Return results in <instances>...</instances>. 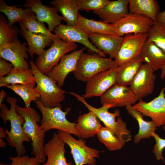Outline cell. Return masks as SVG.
I'll return each instance as SVG.
<instances>
[{
  "label": "cell",
  "instance_id": "obj_42",
  "mask_svg": "<svg viewBox=\"0 0 165 165\" xmlns=\"http://www.w3.org/2000/svg\"><path fill=\"white\" fill-rule=\"evenodd\" d=\"M6 92L5 91L3 90H1L0 92V105L2 104L4 99L6 97Z\"/></svg>",
  "mask_w": 165,
  "mask_h": 165
},
{
  "label": "cell",
  "instance_id": "obj_5",
  "mask_svg": "<svg viewBox=\"0 0 165 165\" xmlns=\"http://www.w3.org/2000/svg\"><path fill=\"white\" fill-rule=\"evenodd\" d=\"M35 102L42 115L40 126L42 129L45 132L52 129H57L81 137L76 129V123L71 122L66 119L70 108L63 111L61 106L54 108L46 107L42 105L39 98Z\"/></svg>",
  "mask_w": 165,
  "mask_h": 165
},
{
  "label": "cell",
  "instance_id": "obj_38",
  "mask_svg": "<svg viewBox=\"0 0 165 165\" xmlns=\"http://www.w3.org/2000/svg\"><path fill=\"white\" fill-rule=\"evenodd\" d=\"M9 159L11 160L9 165H41V163L35 157H29L26 156H17L16 157H10ZM0 163V165H8Z\"/></svg>",
  "mask_w": 165,
  "mask_h": 165
},
{
  "label": "cell",
  "instance_id": "obj_4",
  "mask_svg": "<svg viewBox=\"0 0 165 165\" xmlns=\"http://www.w3.org/2000/svg\"><path fill=\"white\" fill-rule=\"evenodd\" d=\"M29 63L35 79L36 86L35 89L40 94L39 99L42 103L44 106L50 108L61 106V103L65 98L66 92L48 75L41 72L33 61L30 60Z\"/></svg>",
  "mask_w": 165,
  "mask_h": 165
},
{
  "label": "cell",
  "instance_id": "obj_25",
  "mask_svg": "<svg viewBox=\"0 0 165 165\" xmlns=\"http://www.w3.org/2000/svg\"><path fill=\"white\" fill-rule=\"evenodd\" d=\"M50 4L61 13L67 25H77L79 13L76 0H54Z\"/></svg>",
  "mask_w": 165,
  "mask_h": 165
},
{
  "label": "cell",
  "instance_id": "obj_28",
  "mask_svg": "<svg viewBox=\"0 0 165 165\" xmlns=\"http://www.w3.org/2000/svg\"><path fill=\"white\" fill-rule=\"evenodd\" d=\"M129 13L143 15L154 21L160 12V7L155 0H129Z\"/></svg>",
  "mask_w": 165,
  "mask_h": 165
},
{
  "label": "cell",
  "instance_id": "obj_23",
  "mask_svg": "<svg viewBox=\"0 0 165 165\" xmlns=\"http://www.w3.org/2000/svg\"><path fill=\"white\" fill-rule=\"evenodd\" d=\"M140 56L145 64L154 71L161 69L165 64V53L153 42L147 40L144 43Z\"/></svg>",
  "mask_w": 165,
  "mask_h": 165
},
{
  "label": "cell",
  "instance_id": "obj_29",
  "mask_svg": "<svg viewBox=\"0 0 165 165\" xmlns=\"http://www.w3.org/2000/svg\"><path fill=\"white\" fill-rule=\"evenodd\" d=\"M36 84L32 68L20 69L13 68L11 72L5 77H0V87L11 84L26 85Z\"/></svg>",
  "mask_w": 165,
  "mask_h": 165
},
{
  "label": "cell",
  "instance_id": "obj_16",
  "mask_svg": "<svg viewBox=\"0 0 165 165\" xmlns=\"http://www.w3.org/2000/svg\"><path fill=\"white\" fill-rule=\"evenodd\" d=\"M23 6L24 8L31 9L36 14L38 21L46 23L50 32L53 31L63 20V17L58 14L55 7L43 5L41 0H26Z\"/></svg>",
  "mask_w": 165,
  "mask_h": 165
},
{
  "label": "cell",
  "instance_id": "obj_24",
  "mask_svg": "<svg viewBox=\"0 0 165 165\" xmlns=\"http://www.w3.org/2000/svg\"><path fill=\"white\" fill-rule=\"evenodd\" d=\"M102 127L96 115L89 110L79 117L75 126L81 137L84 139L93 137Z\"/></svg>",
  "mask_w": 165,
  "mask_h": 165
},
{
  "label": "cell",
  "instance_id": "obj_31",
  "mask_svg": "<svg viewBox=\"0 0 165 165\" xmlns=\"http://www.w3.org/2000/svg\"><path fill=\"white\" fill-rule=\"evenodd\" d=\"M0 12L6 16L8 24L10 26H13L15 23L19 22L27 16L34 13L30 9H23L18 6H8L4 0L0 1Z\"/></svg>",
  "mask_w": 165,
  "mask_h": 165
},
{
  "label": "cell",
  "instance_id": "obj_13",
  "mask_svg": "<svg viewBox=\"0 0 165 165\" xmlns=\"http://www.w3.org/2000/svg\"><path fill=\"white\" fill-rule=\"evenodd\" d=\"M148 37V33L129 34L124 36L121 47L114 59L116 65L119 66L139 56Z\"/></svg>",
  "mask_w": 165,
  "mask_h": 165
},
{
  "label": "cell",
  "instance_id": "obj_41",
  "mask_svg": "<svg viewBox=\"0 0 165 165\" xmlns=\"http://www.w3.org/2000/svg\"><path fill=\"white\" fill-rule=\"evenodd\" d=\"M156 21L165 26V10L157 13Z\"/></svg>",
  "mask_w": 165,
  "mask_h": 165
},
{
  "label": "cell",
  "instance_id": "obj_40",
  "mask_svg": "<svg viewBox=\"0 0 165 165\" xmlns=\"http://www.w3.org/2000/svg\"><path fill=\"white\" fill-rule=\"evenodd\" d=\"M14 68L13 64L8 62L6 60L0 57V76L4 77L7 75Z\"/></svg>",
  "mask_w": 165,
  "mask_h": 165
},
{
  "label": "cell",
  "instance_id": "obj_21",
  "mask_svg": "<svg viewBox=\"0 0 165 165\" xmlns=\"http://www.w3.org/2000/svg\"><path fill=\"white\" fill-rule=\"evenodd\" d=\"M129 4V0L110 1L104 7L93 13L104 22L113 24L128 14Z\"/></svg>",
  "mask_w": 165,
  "mask_h": 165
},
{
  "label": "cell",
  "instance_id": "obj_30",
  "mask_svg": "<svg viewBox=\"0 0 165 165\" xmlns=\"http://www.w3.org/2000/svg\"><path fill=\"white\" fill-rule=\"evenodd\" d=\"M143 62L139 55L119 66L117 83L130 85Z\"/></svg>",
  "mask_w": 165,
  "mask_h": 165
},
{
  "label": "cell",
  "instance_id": "obj_6",
  "mask_svg": "<svg viewBox=\"0 0 165 165\" xmlns=\"http://www.w3.org/2000/svg\"><path fill=\"white\" fill-rule=\"evenodd\" d=\"M116 65L115 60L110 58L103 57L97 53L89 54L83 52L80 55L73 72L77 80L87 82L96 74Z\"/></svg>",
  "mask_w": 165,
  "mask_h": 165
},
{
  "label": "cell",
  "instance_id": "obj_33",
  "mask_svg": "<svg viewBox=\"0 0 165 165\" xmlns=\"http://www.w3.org/2000/svg\"><path fill=\"white\" fill-rule=\"evenodd\" d=\"M7 19L2 15H0V49L5 46L18 39L20 33L15 25L10 26Z\"/></svg>",
  "mask_w": 165,
  "mask_h": 165
},
{
  "label": "cell",
  "instance_id": "obj_17",
  "mask_svg": "<svg viewBox=\"0 0 165 165\" xmlns=\"http://www.w3.org/2000/svg\"><path fill=\"white\" fill-rule=\"evenodd\" d=\"M27 45L17 40L0 49V57L9 61L15 68L28 69L29 65L26 60L28 59Z\"/></svg>",
  "mask_w": 165,
  "mask_h": 165
},
{
  "label": "cell",
  "instance_id": "obj_43",
  "mask_svg": "<svg viewBox=\"0 0 165 165\" xmlns=\"http://www.w3.org/2000/svg\"><path fill=\"white\" fill-rule=\"evenodd\" d=\"M160 78L162 79L165 78V64L161 68Z\"/></svg>",
  "mask_w": 165,
  "mask_h": 165
},
{
  "label": "cell",
  "instance_id": "obj_11",
  "mask_svg": "<svg viewBox=\"0 0 165 165\" xmlns=\"http://www.w3.org/2000/svg\"><path fill=\"white\" fill-rule=\"evenodd\" d=\"M165 87L162 88L159 95L148 102L141 99L132 106L143 115L151 118L157 127L163 126L165 124Z\"/></svg>",
  "mask_w": 165,
  "mask_h": 165
},
{
  "label": "cell",
  "instance_id": "obj_36",
  "mask_svg": "<svg viewBox=\"0 0 165 165\" xmlns=\"http://www.w3.org/2000/svg\"><path fill=\"white\" fill-rule=\"evenodd\" d=\"M148 34L147 41L153 43L165 53V26L154 21Z\"/></svg>",
  "mask_w": 165,
  "mask_h": 165
},
{
  "label": "cell",
  "instance_id": "obj_20",
  "mask_svg": "<svg viewBox=\"0 0 165 165\" xmlns=\"http://www.w3.org/2000/svg\"><path fill=\"white\" fill-rule=\"evenodd\" d=\"M92 44L109 58L115 59L122 45L123 37L117 35L91 34L88 35Z\"/></svg>",
  "mask_w": 165,
  "mask_h": 165
},
{
  "label": "cell",
  "instance_id": "obj_35",
  "mask_svg": "<svg viewBox=\"0 0 165 165\" xmlns=\"http://www.w3.org/2000/svg\"><path fill=\"white\" fill-rule=\"evenodd\" d=\"M21 21L26 29L30 32L46 35L53 42L57 38L46 27L43 23L38 21L34 13L27 16Z\"/></svg>",
  "mask_w": 165,
  "mask_h": 165
},
{
  "label": "cell",
  "instance_id": "obj_8",
  "mask_svg": "<svg viewBox=\"0 0 165 165\" xmlns=\"http://www.w3.org/2000/svg\"><path fill=\"white\" fill-rule=\"evenodd\" d=\"M57 133L70 147L75 165H95L99 150L88 147L82 139L77 140L70 134L59 130Z\"/></svg>",
  "mask_w": 165,
  "mask_h": 165
},
{
  "label": "cell",
  "instance_id": "obj_18",
  "mask_svg": "<svg viewBox=\"0 0 165 165\" xmlns=\"http://www.w3.org/2000/svg\"><path fill=\"white\" fill-rule=\"evenodd\" d=\"M86 48L85 47L65 55L58 64L54 67L49 73L48 76L54 80L60 88L64 86L68 75L74 71L80 55Z\"/></svg>",
  "mask_w": 165,
  "mask_h": 165
},
{
  "label": "cell",
  "instance_id": "obj_27",
  "mask_svg": "<svg viewBox=\"0 0 165 165\" xmlns=\"http://www.w3.org/2000/svg\"><path fill=\"white\" fill-rule=\"evenodd\" d=\"M127 112L138 122L139 125V131L134 138V142L138 143L141 139L149 138L152 137V134L157 128L155 123L152 120L146 121L143 118V115L133 108L131 105L126 106Z\"/></svg>",
  "mask_w": 165,
  "mask_h": 165
},
{
  "label": "cell",
  "instance_id": "obj_39",
  "mask_svg": "<svg viewBox=\"0 0 165 165\" xmlns=\"http://www.w3.org/2000/svg\"><path fill=\"white\" fill-rule=\"evenodd\" d=\"M152 137L154 138L156 143L153 150L156 159L157 160H161L165 163L162 155L163 151L165 148V139L161 138L155 132L152 133Z\"/></svg>",
  "mask_w": 165,
  "mask_h": 165
},
{
  "label": "cell",
  "instance_id": "obj_10",
  "mask_svg": "<svg viewBox=\"0 0 165 165\" xmlns=\"http://www.w3.org/2000/svg\"><path fill=\"white\" fill-rule=\"evenodd\" d=\"M154 21L143 15L129 13L112 25L116 35L123 37L129 34L148 33Z\"/></svg>",
  "mask_w": 165,
  "mask_h": 165
},
{
  "label": "cell",
  "instance_id": "obj_14",
  "mask_svg": "<svg viewBox=\"0 0 165 165\" xmlns=\"http://www.w3.org/2000/svg\"><path fill=\"white\" fill-rule=\"evenodd\" d=\"M139 98L130 87L116 83L100 97L102 105H108L112 108L121 107L135 104Z\"/></svg>",
  "mask_w": 165,
  "mask_h": 165
},
{
  "label": "cell",
  "instance_id": "obj_45",
  "mask_svg": "<svg viewBox=\"0 0 165 165\" xmlns=\"http://www.w3.org/2000/svg\"><path fill=\"white\" fill-rule=\"evenodd\" d=\"M6 143L2 140V138H0V147L4 148L6 147Z\"/></svg>",
  "mask_w": 165,
  "mask_h": 165
},
{
  "label": "cell",
  "instance_id": "obj_44",
  "mask_svg": "<svg viewBox=\"0 0 165 165\" xmlns=\"http://www.w3.org/2000/svg\"><path fill=\"white\" fill-rule=\"evenodd\" d=\"M7 134L5 130L3 128L1 127H0V138H5Z\"/></svg>",
  "mask_w": 165,
  "mask_h": 165
},
{
  "label": "cell",
  "instance_id": "obj_1",
  "mask_svg": "<svg viewBox=\"0 0 165 165\" xmlns=\"http://www.w3.org/2000/svg\"><path fill=\"white\" fill-rule=\"evenodd\" d=\"M6 101L10 105V109H8L5 104L2 103L0 105V117L5 124L8 121L10 123V130L9 131L7 129L5 130L7 135V142L10 146L15 148L17 156H24L25 150L23 143L25 141H31L23 129L25 120L22 116L16 112L17 99L14 97H8Z\"/></svg>",
  "mask_w": 165,
  "mask_h": 165
},
{
  "label": "cell",
  "instance_id": "obj_7",
  "mask_svg": "<svg viewBox=\"0 0 165 165\" xmlns=\"http://www.w3.org/2000/svg\"><path fill=\"white\" fill-rule=\"evenodd\" d=\"M77 48L75 43L65 42L57 38L48 49L38 57L35 64L41 72L48 75L64 55Z\"/></svg>",
  "mask_w": 165,
  "mask_h": 165
},
{
  "label": "cell",
  "instance_id": "obj_37",
  "mask_svg": "<svg viewBox=\"0 0 165 165\" xmlns=\"http://www.w3.org/2000/svg\"><path fill=\"white\" fill-rule=\"evenodd\" d=\"M79 10L89 11L100 10L109 2V0H76Z\"/></svg>",
  "mask_w": 165,
  "mask_h": 165
},
{
  "label": "cell",
  "instance_id": "obj_12",
  "mask_svg": "<svg viewBox=\"0 0 165 165\" xmlns=\"http://www.w3.org/2000/svg\"><path fill=\"white\" fill-rule=\"evenodd\" d=\"M53 31L57 38L64 42L80 43L87 48L89 52L97 53L103 57H106L90 41L88 35L77 25L69 26L61 24Z\"/></svg>",
  "mask_w": 165,
  "mask_h": 165
},
{
  "label": "cell",
  "instance_id": "obj_3",
  "mask_svg": "<svg viewBox=\"0 0 165 165\" xmlns=\"http://www.w3.org/2000/svg\"><path fill=\"white\" fill-rule=\"evenodd\" d=\"M70 94L82 103L89 110L94 113L105 127L110 129L115 134L124 145L126 142L131 140L130 131L127 128L126 123L120 116V111L119 109L111 113L108 110L112 107L108 105H103L100 108H96L87 103L84 97L73 92Z\"/></svg>",
  "mask_w": 165,
  "mask_h": 165
},
{
  "label": "cell",
  "instance_id": "obj_32",
  "mask_svg": "<svg viewBox=\"0 0 165 165\" xmlns=\"http://www.w3.org/2000/svg\"><path fill=\"white\" fill-rule=\"evenodd\" d=\"M36 84H13L5 87L12 90L19 95L24 101L25 107H28L30 106L32 101L35 102L40 97L39 94L35 89Z\"/></svg>",
  "mask_w": 165,
  "mask_h": 165
},
{
  "label": "cell",
  "instance_id": "obj_9",
  "mask_svg": "<svg viewBox=\"0 0 165 165\" xmlns=\"http://www.w3.org/2000/svg\"><path fill=\"white\" fill-rule=\"evenodd\" d=\"M118 67L116 65L91 78L86 82L83 96L85 98L101 97L108 89L117 83Z\"/></svg>",
  "mask_w": 165,
  "mask_h": 165
},
{
  "label": "cell",
  "instance_id": "obj_15",
  "mask_svg": "<svg viewBox=\"0 0 165 165\" xmlns=\"http://www.w3.org/2000/svg\"><path fill=\"white\" fill-rule=\"evenodd\" d=\"M154 72L146 64H142L131 82L130 87L139 100L153 92L156 78Z\"/></svg>",
  "mask_w": 165,
  "mask_h": 165
},
{
  "label": "cell",
  "instance_id": "obj_2",
  "mask_svg": "<svg viewBox=\"0 0 165 165\" xmlns=\"http://www.w3.org/2000/svg\"><path fill=\"white\" fill-rule=\"evenodd\" d=\"M17 113L24 119L22 128L25 134L31 141V154L41 163L45 161L44 138L45 132L37 124L40 122L41 117L36 110L30 106L22 108L17 105Z\"/></svg>",
  "mask_w": 165,
  "mask_h": 165
},
{
  "label": "cell",
  "instance_id": "obj_22",
  "mask_svg": "<svg viewBox=\"0 0 165 165\" xmlns=\"http://www.w3.org/2000/svg\"><path fill=\"white\" fill-rule=\"evenodd\" d=\"M20 27V33L21 36L26 40L28 46V53L31 59L34 55L38 56L44 52L46 46H51L53 41L46 35L31 32L28 30L20 21L19 22Z\"/></svg>",
  "mask_w": 165,
  "mask_h": 165
},
{
  "label": "cell",
  "instance_id": "obj_19",
  "mask_svg": "<svg viewBox=\"0 0 165 165\" xmlns=\"http://www.w3.org/2000/svg\"><path fill=\"white\" fill-rule=\"evenodd\" d=\"M65 144L58 133H54L53 138L45 144L44 152L47 160L42 165H73L71 162L66 160Z\"/></svg>",
  "mask_w": 165,
  "mask_h": 165
},
{
  "label": "cell",
  "instance_id": "obj_46",
  "mask_svg": "<svg viewBox=\"0 0 165 165\" xmlns=\"http://www.w3.org/2000/svg\"><path fill=\"white\" fill-rule=\"evenodd\" d=\"M163 128L164 130H165V124L164 125V126H163Z\"/></svg>",
  "mask_w": 165,
  "mask_h": 165
},
{
  "label": "cell",
  "instance_id": "obj_34",
  "mask_svg": "<svg viewBox=\"0 0 165 165\" xmlns=\"http://www.w3.org/2000/svg\"><path fill=\"white\" fill-rule=\"evenodd\" d=\"M97 135L100 142L110 151L120 150L124 145L115 134L106 127L102 126Z\"/></svg>",
  "mask_w": 165,
  "mask_h": 165
},
{
  "label": "cell",
  "instance_id": "obj_26",
  "mask_svg": "<svg viewBox=\"0 0 165 165\" xmlns=\"http://www.w3.org/2000/svg\"><path fill=\"white\" fill-rule=\"evenodd\" d=\"M88 35L91 34L117 35L112 24L103 20H96L87 19L79 14L77 24Z\"/></svg>",
  "mask_w": 165,
  "mask_h": 165
}]
</instances>
